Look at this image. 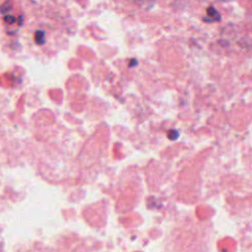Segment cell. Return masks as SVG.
<instances>
[{
    "instance_id": "cell-2",
    "label": "cell",
    "mask_w": 252,
    "mask_h": 252,
    "mask_svg": "<svg viewBox=\"0 0 252 252\" xmlns=\"http://www.w3.org/2000/svg\"><path fill=\"white\" fill-rule=\"evenodd\" d=\"M207 13H208L209 16H211L213 19H217V21H219L221 19V16L219 15V13L217 12V10L215 8H213V7H210V8H208V10H207Z\"/></svg>"
},
{
    "instance_id": "cell-3",
    "label": "cell",
    "mask_w": 252,
    "mask_h": 252,
    "mask_svg": "<svg viewBox=\"0 0 252 252\" xmlns=\"http://www.w3.org/2000/svg\"><path fill=\"white\" fill-rule=\"evenodd\" d=\"M11 8H12V4H11V2L6 1L3 5L0 7V11H1V13H6V12H8Z\"/></svg>"
},
{
    "instance_id": "cell-4",
    "label": "cell",
    "mask_w": 252,
    "mask_h": 252,
    "mask_svg": "<svg viewBox=\"0 0 252 252\" xmlns=\"http://www.w3.org/2000/svg\"><path fill=\"white\" fill-rule=\"evenodd\" d=\"M15 20H16V18L15 17H12V16H6V17L4 18V21H5L6 23H9V24L15 23Z\"/></svg>"
},
{
    "instance_id": "cell-1",
    "label": "cell",
    "mask_w": 252,
    "mask_h": 252,
    "mask_svg": "<svg viewBox=\"0 0 252 252\" xmlns=\"http://www.w3.org/2000/svg\"><path fill=\"white\" fill-rule=\"evenodd\" d=\"M35 39L39 44H42L44 42V33L42 31H37L35 36Z\"/></svg>"
}]
</instances>
